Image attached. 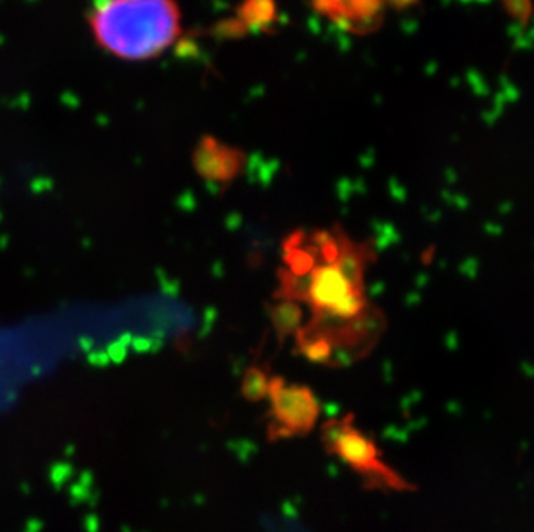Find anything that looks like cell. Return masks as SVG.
<instances>
[{"instance_id":"6da1fadb","label":"cell","mask_w":534,"mask_h":532,"mask_svg":"<svg viewBox=\"0 0 534 532\" xmlns=\"http://www.w3.org/2000/svg\"><path fill=\"white\" fill-rule=\"evenodd\" d=\"M370 249L356 244L342 230H317L312 236L297 232L286 240L284 261L278 270L280 301H303L315 318L297 331L301 353L315 363H329L339 348H367L372 322L363 276Z\"/></svg>"},{"instance_id":"7a4b0ae2","label":"cell","mask_w":534,"mask_h":532,"mask_svg":"<svg viewBox=\"0 0 534 532\" xmlns=\"http://www.w3.org/2000/svg\"><path fill=\"white\" fill-rule=\"evenodd\" d=\"M87 23L96 45L123 61L156 60L182 35L177 0H92Z\"/></svg>"},{"instance_id":"3957f363","label":"cell","mask_w":534,"mask_h":532,"mask_svg":"<svg viewBox=\"0 0 534 532\" xmlns=\"http://www.w3.org/2000/svg\"><path fill=\"white\" fill-rule=\"evenodd\" d=\"M320 441L323 450L337 456L363 481L369 491L382 493H412L416 486L407 481L384 460L382 450L374 437L356 427L355 415L323 422L320 429Z\"/></svg>"},{"instance_id":"277c9868","label":"cell","mask_w":534,"mask_h":532,"mask_svg":"<svg viewBox=\"0 0 534 532\" xmlns=\"http://www.w3.org/2000/svg\"><path fill=\"white\" fill-rule=\"evenodd\" d=\"M270 415L268 441L304 437L317 427L322 406L315 393L303 384H287L282 377H272L268 384Z\"/></svg>"},{"instance_id":"5b68a950","label":"cell","mask_w":534,"mask_h":532,"mask_svg":"<svg viewBox=\"0 0 534 532\" xmlns=\"http://www.w3.org/2000/svg\"><path fill=\"white\" fill-rule=\"evenodd\" d=\"M194 168L201 177L211 183L227 185L242 173L246 154L215 137H202L194 151Z\"/></svg>"},{"instance_id":"8992f818","label":"cell","mask_w":534,"mask_h":532,"mask_svg":"<svg viewBox=\"0 0 534 532\" xmlns=\"http://www.w3.org/2000/svg\"><path fill=\"white\" fill-rule=\"evenodd\" d=\"M312 5L351 33H370L380 24L386 0H312Z\"/></svg>"},{"instance_id":"52a82bcc","label":"cell","mask_w":534,"mask_h":532,"mask_svg":"<svg viewBox=\"0 0 534 532\" xmlns=\"http://www.w3.org/2000/svg\"><path fill=\"white\" fill-rule=\"evenodd\" d=\"M268 313L272 318V325L276 329L278 342H282L284 337H287V335H296L297 331L301 329L303 312L297 306V303L282 301L280 304L268 308Z\"/></svg>"},{"instance_id":"ba28073f","label":"cell","mask_w":534,"mask_h":532,"mask_svg":"<svg viewBox=\"0 0 534 532\" xmlns=\"http://www.w3.org/2000/svg\"><path fill=\"white\" fill-rule=\"evenodd\" d=\"M270 375L261 369V367H249L246 370V374L242 377V386L240 391L242 396L249 401V403H257L265 399L268 395V384H270Z\"/></svg>"}]
</instances>
